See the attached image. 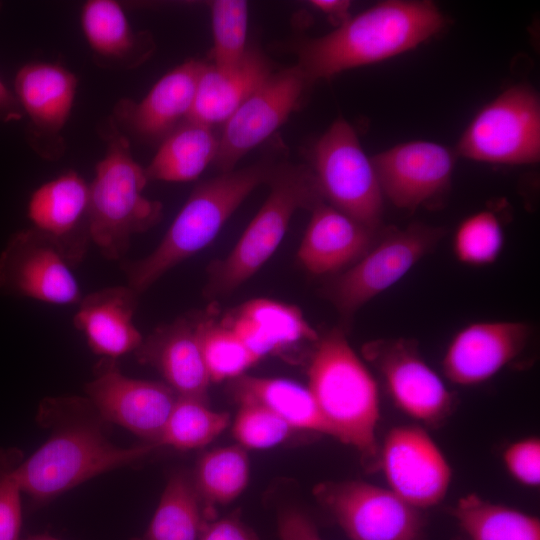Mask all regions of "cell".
<instances>
[{
    "instance_id": "obj_1",
    "label": "cell",
    "mask_w": 540,
    "mask_h": 540,
    "mask_svg": "<svg viewBox=\"0 0 540 540\" xmlns=\"http://www.w3.org/2000/svg\"><path fill=\"white\" fill-rule=\"evenodd\" d=\"M444 26L430 1H382L326 35L299 42L296 67L310 85L412 50Z\"/></svg>"
},
{
    "instance_id": "obj_2",
    "label": "cell",
    "mask_w": 540,
    "mask_h": 540,
    "mask_svg": "<svg viewBox=\"0 0 540 540\" xmlns=\"http://www.w3.org/2000/svg\"><path fill=\"white\" fill-rule=\"evenodd\" d=\"M276 165L260 160L198 183L155 249L122 261L127 284L143 294L172 268L208 246L243 201L268 183Z\"/></svg>"
},
{
    "instance_id": "obj_3",
    "label": "cell",
    "mask_w": 540,
    "mask_h": 540,
    "mask_svg": "<svg viewBox=\"0 0 540 540\" xmlns=\"http://www.w3.org/2000/svg\"><path fill=\"white\" fill-rule=\"evenodd\" d=\"M308 380L331 436L357 449L367 470L377 469V383L342 332L333 330L319 340Z\"/></svg>"
},
{
    "instance_id": "obj_4",
    "label": "cell",
    "mask_w": 540,
    "mask_h": 540,
    "mask_svg": "<svg viewBox=\"0 0 540 540\" xmlns=\"http://www.w3.org/2000/svg\"><path fill=\"white\" fill-rule=\"evenodd\" d=\"M105 154L89 184L90 242L109 261H122L131 238L160 222L162 203L144 195L148 178L133 157L129 138L108 117L100 127Z\"/></svg>"
},
{
    "instance_id": "obj_5",
    "label": "cell",
    "mask_w": 540,
    "mask_h": 540,
    "mask_svg": "<svg viewBox=\"0 0 540 540\" xmlns=\"http://www.w3.org/2000/svg\"><path fill=\"white\" fill-rule=\"evenodd\" d=\"M268 183L265 202L233 249L210 267L208 296L232 293L250 279L274 254L294 214L324 201L312 170L304 165H276Z\"/></svg>"
},
{
    "instance_id": "obj_6",
    "label": "cell",
    "mask_w": 540,
    "mask_h": 540,
    "mask_svg": "<svg viewBox=\"0 0 540 540\" xmlns=\"http://www.w3.org/2000/svg\"><path fill=\"white\" fill-rule=\"evenodd\" d=\"M156 448V444L149 442L116 446L92 424H69L56 431L13 472L23 492L45 501L97 475L134 463Z\"/></svg>"
},
{
    "instance_id": "obj_7",
    "label": "cell",
    "mask_w": 540,
    "mask_h": 540,
    "mask_svg": "<svg viewBox=\"0 0 540 540\" xmlns=\"http://www.w3.org/2000/svg\"><path fill=\"white\" fill-rule=\"evenodd\" d=\"M312 173L328 204L372 231L379 226L383 194L354 128L337 118L313 147Z\"/></svg>"
},
{
    "instance_id": "obj_8",
    "label": "cell",
    "mask_w": 540,
    "mask_h": 540,
    "mask_svg": "<svg viewBox=\"0 0 540 540\" xmlns=\"http://www.w3.org/2000/svg\"><path fill=\"white\" fill-rule=\"evenodd\" d=\"M456 153L501 165L534 164L540 158V100L528 85L509 87L483 106L459 139Z\"/></svg>"
},
{
    "instance_id": "obj_9",
    "label": "cell",
    "mask_w": 540,
    "mask_h": 540,
    "mask_svg": "<svg viewBox=\"0 0 540 540\" xmlns=\"http://www.w3.org/2000/svg\"><path fill=\"white\" fill-rule=\"evenodd\" d=\"M314 495L351 540H423L421 510L389 488L363 481H329L318 484Z\"/></svg>"
},
{
    "instance_id": "obj_10",
    "label": "cell",
    "mask_w": 540,
    "mask_h": 540,
    "mask_svg": "<svg viewBox=\"0 0 540 540\" xmlns=\"http://www.w3.org/2000/svg\"><path fill=\"white\" fill-rule=\"evenodd\" d=\"M73 264L59 244L31 227L14 233L0 255V293L56 305L83 295Z\"/></svg>"
},
{
    "instance_id": "obj_11",
    "label": "cell",
    "mask_w": 540,
    "mask_h": 540,
    "mask_svg": "<svg viewBox=\"0 0 540 540\" xmlns=\"http://www.w3.org/2000/svg\"><path fill=\"white\" fill-rule=\"evenodd\" d=\"M309 84L296 66L272 72L222 124L214 164L222 171L267 140L299 106Z\"/></svg>"
},
{
    "instance_id": "obj_12",
    "label": "cell",
    "mask_w": 540,
    "mask_h": 540,
    "mask_svg": "<svg viewBox=\"0 0 540 540\" xmlns=\"http://www.w3.org/2000/svg\"><path fill=\"white\" fill-rule=\"evenodd\" d=\"M440 228L414 224L386 235L334 282L337 308L350 315L397 283L438 243Z\"/></svg>"
},
{
    "instance_id": "obj_13",
    "label": "cell",
    "mask_w": 540,
    "mask_h": 540,
    "mask_svg": "<svg viewBox=\"0 0 540 540\" xmlns=\"http://www.w3.org/2000/svg\"><path fill=\"white\" fill-rule=\"evenodd\" d=\"M377 469L388 488L419 510L433 507L445 497L451 467L432 437L420 426L392 428L379 446Z\"/></svg>"
},
{
    "instance_id": "obj_14",
    "label": "cell",
    "mask_w": 540,
    "mask_h": 540,
    "mask_svg": "<svg viewBox=\"0 0 540 540\" xmlns=\"http://www.w3.org/2000/svg\"><path fill=\"white\" fill-rule=\"evenodd\" d=\"M100 417L156 444L178 398L165 382L130 378L114 359L103 358L85 385ZM157 445V444H156Z\"/></svg>"
},
{
    "instance_id": "obj_15",
    "label": "cell",
    "mask_w": 540,
    "mask_h": 540,
    "mask_svg": "<svg viewBox=\"0 0 540 540\" xmlns=\"http://www.w3.org/2000/svg\"><path fill=\"white\" fill-rule=\"evenodd\" d=\"M363 351L382 376L395 405L407 416L429 426L448 417L454 405L453 394L413 343L378 340L366 344Z\"/></svg>"
},
{
    "instance_id": "obj_16",
    "label": "cell",
    "mask_w": 540,
    "mask_h": 540,
    "mask_svg": "<svg viewBox=\"0 0 540 540\" xmlns=\"http://www.w3.org/2000/svg\"><path fill=\"white\" fill-rule=\"evenodd\" d=\"M77 86L76 75L55 63L29 62L16 73L14 94L29 119L28 142L45 159H58L65 151L62 131Z\"/></svg>"
},
{
    "instance_id": "obj_17",
    "label": "cell",
    "mask_w": 540,
    "mask_h": 540,
    "mask_svg": "<svg viewBox=\"0 0 540 540\" xmlns=\"http://www.w3.org/2000/svg\"><path fill=\"white\" fill-rule=\"evenodd\" d=\"M383 197L414 210L442 196L450 187L455 153L427 140L400 143L371 157Z\"/></svg>"
},
{
    "instance_id": "obj_18",
    "label": "cell",
    "mask_w": 540,
    "mask_h": 540,
    "mask_svg": "<svg viewBox=\"0 0 540 540\" xmlns=\"http://www.w3.org/2000/svg\"><path fill=\"white\" fill-rule=\"evenodd\" d=\"M204 64L187 60L163 75L139 102L120 99L111 116L116 126L126 137L160 143L187 120Z\"/></svg>"
},
{
    "instance_id": "obj_19",
    "label": "cell",
    "mask_w": 540,
    "mask_h": 540,
    "mask_svg": "<svg viewBox=\"0 0 540 540\" xmlns=\"http://www.w3.org/2000/svg\"><path fill=\"white\" fill-rule=\"evenodd\" d=\"M529 327L523 322L489 321L470 324L451 340L442 366L454 384L472 386L497 374L524 349Z\"/></svg>"
},
{
    "instance_id": "obj_20",
    "label": "cell",
    "mask_w": 540,
    "mask_h": 540,
    "mask_svg": "<svg viewBox=\"0 0 540 540\" xmlns=\"http://www.w3.org/2000/svg\"><path fill=\"white\" fill-rule=\"evenodd\" d=\"M89 184L69 170L31 194L27 216L32 227L55 240L75 266L89 246Z\"/></svg>"
},
{
    "instance_id": "obj_21",
    "label": "cell",
    "mask_w": 540,
    "mask_h": 540,
    "mask_svg": "<svg viewBox=\"0 0 540 540\" xmlns=\"http://www.w3.org/2000/svg\"><path fill=\"white\" fill-rule=\"evenodd\" d=\"M139 296L128 285H118L82 297L73 324L93 353L116 360L140 347L143 337L134 322Z\"/></svg>"
},
{
    "instance_id": "obj_22",
    "label": "cell",
    "mask_w": 540,
    "mask_h": 540,
    "mask_svg": "<svg viewBox=\"0 0 540 540\" xmlns=\"http://www.w3.org/2000/svg\"><path fill=\"white\" fill-rule=\"evenodd\" d=\"M297 257L315 275L329 274L358 261L372 244L374 231L324 201L317 203Z\"/></svg>"
},
{
    "instance_id": "obj_23",
    "label": "cell",
    "mask_w": 540,
    "mask_h": 540,
    "mask_svg": "<svg viewBox=\"0 0 540 540\" xmlns=\"http://www.w3.org/2000/svg\"><path fill=\"white\" fill-rule=\"evenodd\" d=\"M154 365L178 396L205 401L210 377L195 333V323L179 319L143 339L135 351Z\"/></svg>"
},
{
    "instance_id": "obj_24",
    "label": "cell",
    "mask_w": 540,
    "mask_h": 540,
    "mask_svg": "<svg viewBox=\"0 0 540 540\" xmlns=\"http://www.w3.org/2000/svg\"><path fill=\"white\" fill-rule=\"evenodd\" d=\"M81 26L93 60L101 68H136L148 60L155 49L150 33L135 32L121 5L113 0L85 2Z\"/></svg>"
},
{
    "instance_id": "obj_25",
    "label": "cell",
    "mask_w": 540,
    "mask_h": 540,
    "mask_svg": "<svg viewBox=\"0 0 540 540\" xmlns=\"http://www.w3.org/2000/svg\"><path fill=\"white\" fill-rule=\"evenodd\" d=\"M222 323L258 360L300 342L317 339L316 331L299 308L271 299L247 301Z\"/></svg>"
},
{
    "instance_id": "obj_26",
    "label": "cell",
    "mask_w": 540,
    "mask_h": 540,
    "mask_svg": "<svg viewBox=\"0 0 540 540\" xmlns=\"http://www.w3.org/2000/svg\"><path fill=\"white\" fill-rule=\"evenodd\" d=\"M272 72L269 60L253 47L233 69L222 70L205 63L187 120L209 127L223 124Z\"/></svg>"
},
{
    "instance_id": "obj_27",
    "label": "cell",
    "mask_w": 540,
    "mask_h": 540,
    "mask_svg": "<svg viewBox=\"0 0 540 540\" xmlns=\"http://www.w3.org/2000/svg\"><path fill=\"white\" fill-rule=\"evenodd\" d=\"M219 148L213 127L185 120L166 136L149 165L148 180L189 182L197 179L212 162Z\"/></svg>"
},
{
    "instance_id": "obj_28",
    "label": "cell",
    "mask_w": 540,
    "mask_h": 540,
    "mask_svg": "<svg viewBox=\"0 0 540 540\" xmlns=\"http://www.w3.org/2000/svg\"><path fill=\"white\" fill-rule=\"evenodd\" d=\"M235 399L272 410L294 430L331 436L308 387L282 378L240 376L232 388Z\"/></svg>"
},
{
    "instance_id": "obj_29",
    "label": "cell",
    "mask_w": 540,
    "mask_h": 540,
    "mask_svg": "<svg viewBox=\"0 0 540 540\" xmlns=\"http://www.w3.org/2000/svg\"><path fill=\"white\" fill-rule=\"evenodd\" d=\"M193 481L184 472L168 480L151 522L134 540H199L208 512Z\"/></svg>"
},
{
    "instance_id": "obj_30",
    "label": "cell",
    "mask_w": 540,
    "mask_h": 540,
    "mask_svg": "<svg viewBox=\"0 0 540 540\" xmlns=\"http://www.w3.org/2000/svg\"><path fill=\"white\" fill-rule=\"evenodd\" d=\"M451 514L470 540H540V521L476 494L458 500Z\"/></svg>"
},
{
    "instance_id": "obj_31",
    "label": "cell",
    "mask_w": 540,
    "mask_h": 540,
    "mask_svg": "<svg viewBox=\"0 0 540 540\" xmlns=\"http://www.w3.org/2000/svg\"><path fill=\"white\" fill-rule=\"evenodd\" d=\"M246 451L240 445L205 453L197 463L194 487L204 504L225 505L238 498L249 481Z\"/></svg>"
},
{
    "instance_id": "obj_32",
    "label": "cell",
    "mask_w": 540,
    "mask_h": 540,
    "mask_svg": "<svg viewBox=\"0 0 540 540\" xmlns=\"http://www.w3.org/2000/svg\"><path fill=\"white\" fill-rule=\"evenodd\" d=\"M229 425V414L211 410L206 401L178 396L156 444L192 450L212 442Z\"/></svg>"
},
{
    "instance_id": "obj_33",
    "label": "cell",
    "mask_w": 540,
    "mask_h": 540,
    "mask_svg": "<svg viewBox=\"0 0 540 540\" xmlns=\"http://www.w3.org/2000/svg\"><path fill=\"white\" fill-rule=\"evenodd\" d=\"M195 333L211 382L236 379L259 361L222 322H195Z\"/></svg>"
},
{
    "instance_id": "obj_34",
    "label": "cell",
    "mask_w": 540,
    "mask_h": 540,
    "mask_svg": "<svg viewBox=\"0 0 540 540\" xmlns=\"http://www.w3.org/2000/svg\"><path fill=\"white\" fill-rule=\"evenodd\" d=\"M213 33L212 64L218 69L237 67L248 47V4L243 0H215L210 4Z\"/></svg>"
},
{
    "instance_id": "obj_35",
    "label": "cell",
    "mask_w": 540,
    "mask_h": 540,
    "mask_svg": "<svg viewBox=\"0 0 540 540\" xmlns=\"http://www.w3.org/2000/svg\"><path fill=\"white\" fill-rule=\"evenodd\" d=\"M503 241L502 226L496 215L480 211L459 225L454 237V251L465 264L486 265L497 259Z\"/></svg>"
},
{
    "instance_id": "obj_36",
    "label": "cell",
    "mask_w": 540,
    "mask_h": 540,
    "mask_svg": "<svg viewBox=\"0 0 540 540\" xmlns=\"http://www.w3.org/2000/svg\"><path fill=\"white\" fill-rule=\"evenodd\" d=\"M233 422V435L244 449H268L285 441L294 430L267 407L240 402Z\"/></svg>"
},
{
    "instance_id": "obj_37",
    "label": "cell",
    "mask_w": 540,
    "mask_h": 540,
    "mask_svg": "<svg viewBox=\"0 0 540 540\" xmlns=\"http://www.w3.org/2000/svg\"><path fill=\"white\" fill-rule=\"evenodd\" d=\"M503 462L508 473L524 486L540 484V440L523 438L510 444L503 452Z\"/></svg>"
},
{
    "instance_id": "obj_38",
    "label": "cell",
    "mask_w": 540,
    "mask_h": 540,
    "mask_svg": "<svg viewBox=\"0 0 540 540\" xmlns=\"http://www.w3.org/2000/svg\"><path fill=\"white\" fill-rule=\"evenodd\" d=\"M21 491L13 469L0 474V540H18L22 521Z\"/></svg>"
},
{
    "instance_id": "obj_39",
    "label": "cell",
    "mask_w": 540,
    "mask_h": 540,
    "mask_svg": "<svg viewBox=\"0 0 540 540\" xmlns=\"http://www.w3.org/2000/svg\"><path fill=\"white\" fill-rule=\"evenodd\" d=\"M280 540H323L311 518L297 508H286L278 517Z\"/></svg>"
},
{
    "instance_id": "obj_40",
    "label": "cell",
    "mask_w": 540,
    "mask_h": 540,
    "mask_svg": "<svg viewBox=\"0 0 540 540\" xmlns=\"http://www.w3.org/2000/svg\"><path fill=\"white\" fill-rule=\"evenodd\" d=\"M199 540H257V538L237 517L229 516L207 522Z\"/></svg>"
},
{
    "instance_id": "obj_41",
    "label": "cell",
    "mask_w": 540,
    "mask_h": 540,
    "mask_svg": "<svg viewBox=\"0 0 540 540\" xmlns=\"http://www.w3.org/2000/svg\"><path fill=\"white\" fill-rule=\"evenodd\" d=\"M311 6L325 14L336 26L347 21L350 15L351 2L346 0H312Z\"/></svg>"
},
{
    "instance_id": "obj_42",
    "label": "cell",
    "mask_w": 540,
    "mask_h": 540,
    "mask_svg": "<svg viewBox=\"0 0 540 540\" xmlns=\"http://www.w3.org/2000/svg\"><path fill=\"white\" fill-rule=\"evenodd\" d=\"M23 111L17 98L0 78V120L16 121L22 118Z\"/></svg>"
},
{
    "instance_id": "obj_43",
    "label": "cell",
    "mask_w": 540,
    "mask_h": 540,
    "mask_svg": "<svg viewBox=\"0 0 540 540\" xmlns=\"http://www.w3.org/2000/svg\"><path fill=\"white\" fill-rule=\"evenodd\" d=\"M26 540H58V539L50 537L48 535H37V536H32Z\"/></svg>"
}]
</instances>
